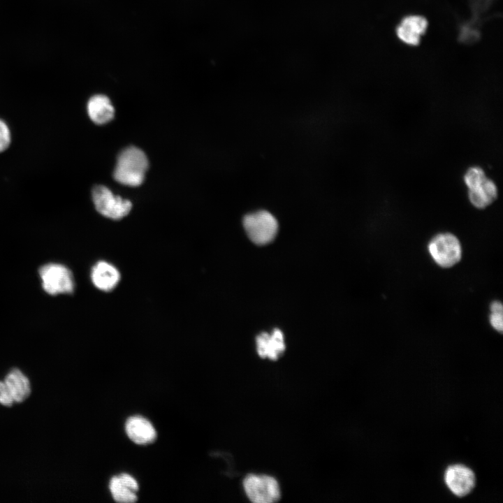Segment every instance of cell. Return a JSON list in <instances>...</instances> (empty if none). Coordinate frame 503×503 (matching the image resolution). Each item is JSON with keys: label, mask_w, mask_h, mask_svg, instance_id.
I'll return each mask as SVG.
<instances>
[{"label": "cell", "mask_w": 503, "mask_h": 503, "mask_svg": "<svg viewBox=\"0 0 503 503\" xmlns=\"http://www.w3.org/2000/svg\"><path fill=\"white\" fill-rule=\"evenodd\" d=\"M428 251L435 262L443 268L453 266L462 256L458 239L449 233L435 235L428 244Z\"/></svg>", "instance_id": "5b68a950"}, {"label": "cell", "mask_w": 503, "mask_h": 503, "mask_svg": "<svg viewBox=\"0 0 503 503\" xmlns=\"http://www.w3.org/2000/svg\"><path fill=\"white\" fill-rule=\"evenodd\" d=\"M242 224L249 238L258 245L271 242L278 231V222L276 218L265 210L246 214L243 218Z\"/></svg>", "instance_id": "3957f363"}, {"label": "cell", "mask_w": 503, "mask_h": 503, "mask_svg": "<svg viewBox=\"0 0 503 503\" xmlns=\"http://www.w3.org/2000/svg\"><path fill=\"white\" fill-rule=\"evenodd\" d=\"M87 110L91 120L97 124H103L111 121L115 109L110 99L105 95L98 94L89 99Z\"/></svg>", "instance_id": "7c38bea8"}, {"label": "cell", "mask_w": 503, "mask_h": 503, "mask_svg": "<svg viewBox=\"0 0 503 503\" xmlns=\"http://www.w3.org/2000/svg\"><path fill=\"white\" fill-rule=\"evenodd\" d=\"M14 400L9 393L3 381H0V404L4 406H11Z\"/></svg>", "instance_id": "ac0fdd59"}, {"label": "cell", "mask_w": 503, "mask_h": 503, "mask_svg": "<svg viewBox=\"0 0 503 503\" xmlns=\"http://www.w3.org/2000/svg\"><path fill=\"white\" fill-rule=\"evenodd\" d=\"M475 481L474 472L462 465L449 467L444 474V481L447 487L458 497L468 495L474 488Z\"/></svg>", "instance_id": "ba28073f"}, {"label": "cell", "mask_w": 503, "mask_h": 503, "mask_svg": "<svg viewBox=\"0 0 503 503\" xmlns=\"http://www.w3.org/2000/svg\"><path fill=\"white\" fill-rule=\"evenodd\" d=\"M125 430L129 439L141 445L151 444L156 438V430L146 418L135 416L129 418L125 424Z\"/></svg>", "instance_id": "8fae6325"}, {"label": "cell", "mask_w": 503, "mask_h": 503, "mask_svg": "<svg viewBox=\"0 0 503 503\" xmlns=\"http://www.w3.org/2000/svg\"><path fill=\"white\" fill-rule=\"evenodd\" d=\"M90 277L96 288L108 292L117 286L120 280V273L112 263L99 261L92 268Z\"/></svg>", "instance_id": "9c48e42d"}, {"label": "cell", "mask_w": 503, "mask_h": 503, "mask_svg": "<svg viewBox=\"0 0 503 503\" xmlns=\"http://www.w3.org/2000/svg\"><path fill=\"white\" fill-rule=\"evenodd\" d=\"M11 143V133L6 122L0 118V153L8 149Z\"/></svg>", "instance_id": "e0dca14e"}, {"label": "cell", "mask_w": 503, "mask_h": 503, "mask_svg": "<svg viewBox=\"0 0 503 503\" xmlns=\"http://www.w3.org/2000/svg\"><path fill=\"white\" fill-rule=\"evenodd\" d=\"M39 276L43 290L49 295L70 294L74 291L73 273L63 264H45L39 269Z\"/></svg>", "instance_id": "277c9868"}, {"label": "cell", "mask_w": 503, "mask_h": 503, "mask_svg": "<svg viewBox=\"0 0 503 503\" xmlns=\"http://www.w3.org/2000/svg\"><path fill=\"white\" fill-rule=\"evenodd\" d=\"M119 477L133 491L136 493L138 490V484L133 476L127 474H122Z\"/></svg>", "instance_id": "d6986e66"}, {"label": "cell", "mask_w": 503, "mask_h": 503, "mask_svg": "<svg viewBox=\"0 0 503 503\" xmlns=\"http://www.w3.org/2000/svg\"><path fill=\"white\" fill-rule=\"evenodd\" d=\"M427 20L421 16L404 18L397 29L398 37L405 43L417 45L427 28Z\"/></svg>", "instance_id": "4fadbf2b"}, {"label": "cell", "mask_w": 503, "mask_h": 503, "mask_svg": "<svg viewBox=\"0 0 503 503\" xmlns=\"http://www.w3.org/2000/svg\"><path fill=\"white\" fill-rule=\"evenodd\" d=\"M3 381L14 402H22L29 396L31 386L29 379L19 369L10 370Z\"/></svg>", "instance_id": "5bb4252c"}, {"label": "cell", "mask_w": 503, "mask_h": 503, "mask_svg": "<svg viewBox=\"0 0 503 503\" xmlns=\"http://www.w3.org/2000/svg\"><path fill=\"white\" fill-rule=\"evenodd\" d=\"M256 349L259 356L276 360L284 352L286 346L282 332L275 329L271 334L262 333L256 337Z\"/></svg>", "instance_id": "30bf717a"}, {"label": "cell", "mask_w": 503, "mask_h": 503, "mask_svg": "<svg viewBox=\"0 0 503 503\" xmlns=\"http://www.w3.org/2000/svg\"><path fill=\"white\" fill-rule=\"evenodd\" d=\"M147 168L148 160L145 154L139 148L131 146L119 154L113 176L122 184L136 187L143 182Z\"/></svg>", "instance_id": "7a4b0ae2"}, {"label": "cell", "mask_w": 503, "mask_h": 503, "mask_svg": "<svg viewBox=\"0 0 503 503\" xmlns=\"http://www.w3.org/2000/svg\"><path fill=\"white\" fill-rule=\"evenodd\" d=\"M109 488L113 499L117 502L131 503L137 500L136 492L125 485L119 476L111 479Z\"/></svg>", "instance_id": "9a60e30c"}, {"label": "cell", "mask_w": 503, "mask_h": 503, "mask_svg": "<svg viewBox=\"0 0 503 503\" xmlns=\"http://www.w3.org/2000/svg\"><path fill=\"white\" fill-rule=\"evenodd\" d=\"M491 314L490 323L493 328L498 332L503 330V307L500 301H494L490 305Z\"/></svg>", "instance_id": "2e32d148"}, {"label": "cell", "mask_w": 503, "mask_h": 503, "mask_svg": "<svg viewBox=\"0 0 503 503\" xmlns=\"http://www.w3.org/2000/svg\"><path fill=\"white\" fill-rule=\"evenodd\" d=\"M464 184L467 189V198L471 205L483 210L493 203L498 196L496 183L486 175L479 166L469 167L464 173Z\"/></svg>", "instance_id": "6da1fadb"}, {"label": "cell", "mask_w": 503, "mask_h": 503, "mask_svg": "<svg viewBox=\"0 0 503 503\" xmlns=\"http://www.w3.org/2000/svg\"><path fill=\"white\" fill-rule=\"evenodd\" d=\"M243 488L249 500L254 503L275 502L281 496L277 480L267 475H248L243 480Z\"/></svg>", "instance_id": "52a82bcc"}, {"label": "cell", "mask_w": 503, "mask_h": 503, "mask_svg": "<svg viewBox=\"0 0 503 503\" xmlns=\"http://www.w3.org/2000/svg\"><path fill=\"white\" fill-rule=\"evenodd\" d=\"M92 195L96 210L105 217L120 219L126 217L131 210L132 204L130 201L114 195L105 186H95Z\"/></svg>", "instance_id": "8992f818"}]
</instances>
